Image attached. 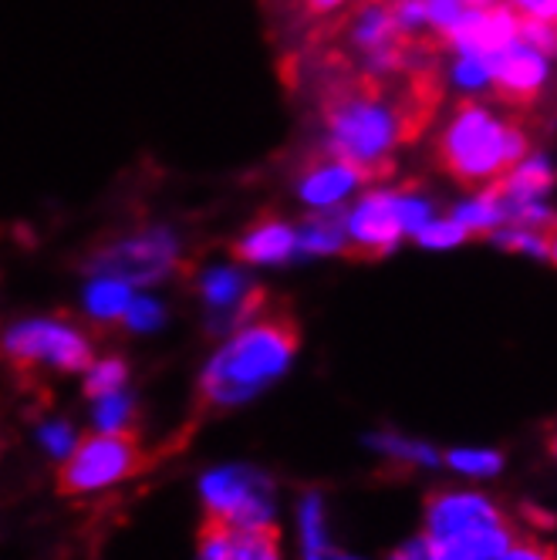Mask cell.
<instances>
[{
	"mask_svg": "<svg viewBox=\"0 0 557 560\" xmlns=\"http://www.w3.org/2000/svg\"><path fill=\"white\" fill-rule=\"evenodd\" d=\"M298 351V325L288 314H260L251 325L236 328L230 341L204 369V402L230 409L251 402L267 385L281 378Z\"/></svg>",
	"mask_w": 557,
	"mask_h": 560,
	"instance_id": "1",
	"label": "cell"
},
{
	"mask_svg": "<svg viewBox=\"0 0 557 560\" xmlns=\"http://www.w3.org/2000/svg\"><path fill=\"white\" fill-rule=\"evenodd\" d=\"M527 159V129L521 118L497 122V118L463 102L450 129L440 139V166L466 189H487L510 176Z\"/></svg>",
	"mask_w": 557,
	"mask_h": 560,
	"instance_id": "2",
	"label": "cell"
},
{
	"mask_svg": "<svg viewBox=\"0 0 557 560\" xmlns=\"http://www.w3.org/2000/svg\"><path fill=\"white\" fill-rule=\"evenodd\" d=\"M432 560H497L513 544L507 516L480 493L440 490L426 503V534Z\"/></svg>",
	"mask_w": 557,
	"mask_h": 560,
	"instance_id": "3",
	"label": "cell"
},
{
	"mask_svg": "<svg viewBox=\"0 0 557 560\" xmlns=\"http://www.w3.org/2000/svg\"><path fill=\"white\" fill-rule=\"evenodd\" d=\"M142 466V450L132 435L126 432H95L85 443L65 459L58 472L61 493L82 497V493H98L115 483L129 479Z\"/></svg>",
	"mask_w": 557,
	"mask_h": 560,
	"instance_id": "4",
	"label": "cell"
},
{
	"mask_svg": "<svg viewBox=\"0 0 557 560\" xmlns=\"http://www.w3.org/2000/svg\"><path fill=\"white\" fill-rule=\"evenodd\" d=\"M204 503L210 520L233 527H274V490L270 479L251 466H217L204 476Z\"/></svg>",
	"mask_w": 557,
	"mask_h": 560,
	"instance_id": "5",
	"label": "cell"
},
{
	"mask_svg": "<svg viewBox=\"0 0 557 560\" xmlns=\"http://www.w3.org/2000/svg\"><path fill=\"white\" fill-rule=\"evenodd\" d=\"M4 348L21 369H34V365H51L58 372L92 369L89 338L74 325L58 322V317H34V322L14 325L8 331Z\"/></svg>",
	"mask_w": 557,
	"mask_h": 560,
	"instance_id": "6",
	"label": "cell"
},
{
	"mask_svg": "<svg viewBox=\"0 0 557 560\" xmlns=\"http://www.w3.org/2000/svg\"><path fill=\"white\" fill-rule=\"evenodd\" d=\"M176 257L179 244L170 230H146L118 240L112 247H102L89 267L98 277H115L126 280V284H155L176 267Z\"/></svg>",
	"mask_w": 557,
	"mask_h": 560,
	"instance_id": "7",
	"label": "cell"
},
{
	"mask_svg": "<svg viewBox=\"0 0 557 560\" xmlns=\"http://www.w3.org/2000/svg\"><path fill=\"white\" fill-rule=\"evenodd\" d=\"M406 233L399 210H395V192L372 189L358 199V207L348 217V257L355 260H375L385 257L399 236Z\"/></svg>",
	"mask_w": 557,
	"mask_h": 560,
	"instance_id": "8",
	"label": "cell"
},
{
	"mask_svg": "<svg viewBox=\"0 0 557 560\" xmlns=\"http://www.w3.org/2000/svg\"><path fill=\"white\" fill-rule=\"evenodd\" d=\"M487 61L494 71V82H497V95L513 108H531L544 89V78H547L544 55L517 37V42L507 45L503 51L487 55Z\"/></svg>",
	"mask_w": 557,
	"mask_h": 560,
	"instance_id": "9",
	"label": "cell"
},
{
	"mask_svg": "<svg viewBox=\"0 0 557 560\" xmlns=\"http://www.w3.org/2000/svg\"><path fill=\"white\" fill-rule=\"evenodd\" d=\"M196 560H281V537L277 527L254 530L207 516Z\"/></svg>",
	"mask_w": 557,
	"mask_h": 560,
	"instance_id": "10",
	"label": "cell"
},
{
	"mask_svg": "<svg viewBox=\"0 0 557 560\" xmlns=\"http://www.w3.org/2000/svg\"><path fill=\"white\" fill-rule=\"evenodd\" d=\"M298 254V230L281 220H260L233 244V257L244 264H281Z\"/></svg>",
	"mask_w": 557,
	"mask_h": 560,
	"instance_id": "11",
	"label": "cell"
},
{
	"mask_svg": "<svg viewBox=\"0 0 557 560\" xmlns=\"http://www.w3.org/2000/svg\"><path fill=\"white\" fill-rule=\"evenodd\" d=\"M355 183H365V173L351 163H345V159L332 155L301 179V196L311 207H335L351 192Z\"/></svg>",
	"mask_w": 557,
	"mask_h": 560,
	"instance_id": "12",
	"label": "cell"
},
{
	"mask_svg": "<svg viewBox=\"0 0 557 560\" xmlns=\"http://www.w3.org/2000/svg\"><path fill=\"white\" fill-rule=\"evenodd\" d=\"M348 210L325 207L322 213L304 217L298 226V254H345L348 250Z\"/></svg>",
	"mask_w": 557,
	"mask_h": 560,
	"instance_id": "13",
	"label": "cell"
},
{
	"mask_svg": "<svg viewBox=\"0 0 557 560\" xmlns=\"http://www.w3.org/2000/svg\"><path fill=\"white\" fill-rule=\"evenodd\" d=\"M554 186V173L544 163L541 155H527L521 166H517L510 176H503L500 183H494L490 189H497L507 199H517V203H534L537 196H544Z\"/></svg>",
	"mask_w": 557,
	"mask_h": 560,
	"instance_id": "14",
	"label": "cell"
},
{
	"mask_svg": "<svg viewBox=\"0 0 557 560\" xmlns=\"http://www.w3.org/2000/svg\"><path fill=\"white\" fill-rule=\"evenodd\" d=\"M132 284L115 277H98L85 288V311L95 317V322H115V317H126L129 304H132Z\"/></svg>",
	"mask_w": 557,
	"mask_h": 560,
	"instance_id": "15",
	"label": "cell"
},
{
	"mask_svg": "<svg viewBox=\"0 0 557 560\" xmlns=\"http://www.w3.org/2000/svg\"><path fill=\"white\" fill-rule=\"evenodd\" d=\"M369 446L382 456L413 463V466H436V459H440L432 453V446L419 443V439H406L399 432H375V435H369Z\"/></svg>",
	"mask_w": 557,
	"mask_h": 560,
	"instance_id": "16",
	"label": "cell"
},
{
	"mask_svg": "<svg viewBox=\"0 0 557 560\" xmlns=\"http://www.w3.org/2000/svg\"><path fill=\"white\" fill-rule=\"evenodd\" d=\"M298 527H301V550L304 557L307 553H322L328 550V524H325V503L317 493H307L301 500V510H298Z\"/></svg>",
	"mask_w": 557,
	"mask_h": 560,
	"instance_id": "17",
	"label": "cell"
},
{
	"mask_svg": "<svg viewBox=\"0 0 557 560\" xmlns=\"http://www.w3.org/2000/svg\"><path fill=\"white\" fill-rule=\"evenodd\" d=\"M132 416H136V406L126 392H115V395H102L95 398V429L98 432H126L132 425Z\"/></svg>",
	"mask_w": 557,
	"mask_h": 560,
	"instance_id": "18",
	"label": "cell"
},
{
	"mask_svg": "<svg viewBox=\"0 0 557 560\" xmlns=\"http://www.w3.org/2000/svg\"><path fill=\"white\" fill-rule=\"evenodd\" d=\"M126 375H129V369H126L123 358H102V362H92V369L85 375V392L92 398L115 395V392H123Z\"/></svg>",
	"mask_w": 557,
	"mask_h": 560,
	"instance_id": "19",
	"label": "cell"
},
{
	"mask_svg": "<svg viewBox=\"0 0 557 560\" xmlns=\"http://www.w3.org/2000/svg\"><path fill=\"white\" fill-rule=\"evenodd\" d=\"M446 463L460 476H497L503 466V456L494 450H456L446 456Z\"/></svg>",
	"mask_w": 557,
	"mask_h": 560,
	"instance_id": "20",
	"label": "cell"
},
{
	"mask_svg": "<svg viewBox=\"0 0 557 560\" xmlns=\"http://www.w3.org/2000/svg\"><path fill=\"white\" fill-rule=\"evenodd\" d=\"M466 236H469V230H466L456 217H450V220H429V223L416 233L419 244H422V247H432V250L456 247V244H463Z\"/></svg>",
	"mask_w": 557,
	"mask_h": 560,
	"instance_id": "21",
	"label": "cell"
},
{
	"mask_svg": "<svg viewBox=\"0 0 557 560\" xmlns=\"http://www.w3.org/2000/svg\"><path fill=\"white\" fill-rule=\"evenodd\" d=\"M517 37L541 55H557V21L521 14V31H517Z\"/></svg>",
	"mask_w": 557,
	"mask_h": 560,
	"instance_id": "22",
	"label": "cell"
},
{
	"mask_svg": "<svg viewBox=\"0 0 557 560\" xmlns=\"http://www.w3.org/2000/svg\"><path fill=\"white\" fill-rule=\"evenodd\" d=\"M37 439H42V446L55 459H68L78 450V435H74V429L68 422H45L42 432H37Z\"/></svg>",
	"mask_w": 557,
	"mask_h": 560,
	"instance_id": "23",
	"label": "cell"
},
{
	"mask_svg": "<svg viewBox=\"0 0 557 560\" xmlns=\"http://www.w3.org/2000/svg\"><path fill=\"white\" fill-rule=\"evenodd\" d=\"M123 322L132 328V331H152L163 325V304L152 301V298H136L126 311Z\"/></svg>",
	"mask_w": 557,
	"mask_h": 560,
	"instance_id": "24",
	"label": "cell"
},
{
	"mask_svg": "<svg viewBox=\"0 0 557 560\" xmlns=\"http://www.w3.org/2000/svg\"><path fill=\"white\" fill-rule=\"evenodd\" d=\"M453 78H456L460 85H466V89H480V85L490 82L494 71H490V61H487V58L463 55V58L453 65Z\"/></svg>",
	"mask_w": 557,
	"mask_h": 560,
	"instance_id": "25",
	"label": "cell"
},
{
	"mask_svg": "<svg viewBox=\"0 0 557 560\" xmlns=\"http://www.w3.org/2000/svg\"><path fill=\"white\" fill-rule=\"evenodd\" d=\"M395 210H399V220H403L406 233H419L429 223V217H432V207L426 203V199L399 196V192H395Z\"/></svg>",
	"mask_w": 557,
	"mask_h": 560,
	"instance_id": "26",
	"label": "cell"
},
{
	"mask_svg": "<svg viewBox=\"0 0 557 560\" xmlns=\"http://www.w3.org/2000/svg\"><path fill=\"white\" fill-rule=\"evenodd\" d=\"M497 560H557V553L550 547L537 544V540H521V537H517V544L503 557H497Z\"/></svg>",
	"mask_w": 557,
	"mask_h": 560,
	"instance_id": "27",
	"label": "cell"
},
{
	"mask_svg": "<svg viewBox=\"0 0 557 560\" xmlns=\"http://www.w3.org/2000/svg\"><path fill=\"white\" fill-rule=\"evenodd\" d=\"M513 8L521 14H527V18L557 21V0H513Z\"/></svg>",
	"mask_w": 557,
	"mask_h": 560,
	"instance_id": "28",
	"label": "cell"
},
{
	"mask_svg": "<svg viewBox=\"0 0 557 560\" xmlns=\"http://www.w3.org/2000/svg\"><path fill=\"white\" fill-rule=\"evenodd\" d=\"M388 560H432V547H429L426 537H416V540L403 544Z\"/></svg>",
	"mask_w": 557,
	"mask_h": 560,
	"instance_id": "29",
	"label": "cell"
},
{
	"mask_svg": "<svg viewBox=\"0 0 557 560\" xmlns=\"http://www.w3.org/2000/svg\"><path fill=\"white\" fill-rule=\"evenodd\" d=\"M348 0H307V14H328V11H338V8H345Z\"/></svg>",
	"mask_w": 557,
	"mask_h": 560,
	"instance_id": "30",
	"label": "cell"
},
{
	"mask_svg": "<svg viewBox=\"0 0 557 560\" xmlns=\"http://www.w3.org/2000/svg\"><path fill=\"white\" fill-rule=\"evenodd\" d=\"M304 560H358V557H351V553H341V550L328 547V550H322V553H307Z\"/></svg>",
	"mask_w": 557,
	"mask_h": 560,
	"instance_id": "31",
	"label": "cell"
},
{
	"mask_svg": "<svg viewBox=\"0 0 557 560\" xmlns=\"http://www.w3.org/2000/svg\"><path fill=\"white\" fill-rule=\"evenodd\" d=\"M547 260H550V264L557 267V223H554V226L547 230Z\"/></svg>",
	"mask_w": 557,
	"mask_h": 560,
	"instance_id": "32",
	"label": "cell"
},
{
	"mask_svg": "<svg viewBox=\"0 0 557 560\" xmlns=\"http://www.w3.org/2000/svg\"><path fill=\"white\" fill-rule=\"evenodd\" d=\"M547 450H550V456L557 459V425L550 429V435H547Z\"/></svg>",
	"mask_w": 557,
	"mask_h": 560,
	"instance_id": "33",
	"label": "cell"
},
{
	"mask_svg": "<svg viewBox=\"0 0 557 560\" xmlns=\"http://www.w3.org/2000/svg\"><path fill=\"white\" fill-rule=\"evenodd\" d=\"M463 4H466V8H469V0H463Z\"/></svg>",
	"mask_w": 557,
	"mask_h": 560,
	"instance_id": "34",
	"label": "cell"
}]
</instances>
